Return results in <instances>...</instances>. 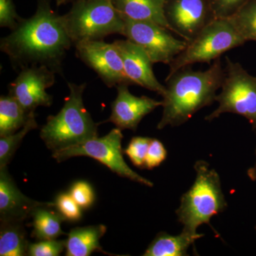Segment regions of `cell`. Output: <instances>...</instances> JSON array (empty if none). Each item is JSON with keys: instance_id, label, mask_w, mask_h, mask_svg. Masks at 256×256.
<instances>
[{"instance_id": "obj_1", "label": "cell", "mask_w": 256, "mask_h": 256, "mask_svg": "<svg viewBox=\"0 0 256 256\" xmlns=\"http://www.w3.org/2000/svg\"><path fill=\"white\" fill-rule=\"evenodd\" d=\"M73 44L62 16L56 14L50 0H38L36 12L22 18L16 28L0 41V50L16 70L45 66L63 76L64 60Z\"/></svg>"}, {"instance_id": "obj_2", "label": "cell", "mask_w": 256, "mask_h": 256, "mask_svg": "<svg viewBox=\"0 0 256 256\" xmlns=\"http://www.w3.org/2000/svg\"><path fill=\"white\" fill-rule=\"evenodd\" d=\"M224 75L225 70L218 58L206 70H194L188 66L168 76L162 96V116L156 128L178 127L203 108L212 105Z\"/></svg>"}, {"instance_id": "obj_3", "label": "cell", "mask_w": 256, "mask_h": 256, "mask_svg": "<svg viewBox=\"0 0 256 256\" xmlns=\"http://www.w3.org/2000/svg\"><path fill=\"white\" fill-rule=\"evenodd\" d=\"M69 95L63 108L55 116H50L40 131V137L48 149L62 150L98 137V128L86 108L84 92L86 84L68 82Z\"/></svg>"}, {"instance_id": "obj_4", "label": "cell", "mask_w": 256, "mask_h": 256, "mask_svg": "<svg viewBox=\"0 0 256 256\" xmlns=\"http://www.w3.org/2000/svg\"><path fill=\"white\" fill-rule=\"evenodd\" d=\"M194 168L196 171L194 182L182 196L176 214L183 230L197 234L200 226H210L212 217L224 212L228 204L217 172L204 160H198Z\"/></svg>"}, {"instance_id": "obj_5", "label": "cell", "mask_w": 256, "mask_h": 256, "mask_svg": "<svg viewBox=\"0 0 256 256\" xmlns=\"http://www.w3.org/2000/svg\"><path fill=\"white\" fill-rule=\"evenodd\" d=\"M62 20L74 45L124 33V18L111 0H77Z\"/></svg>"}, {"instance_id": "obj_6", "label": "cell", "mask_w": 256, "mask_h": 256, "mask_svg": "<svg viewBox=\"0 0 256 256\" xmlns=\"http://www.w3.org/2000/svg\"><path fill=\"white\" fill-rule=\"evenodd\" d=\"M246 42L228 18H216L175 57L169 65L168 76L195 64H210L226 52L242 46Z\"/></svg>"}, {"instance_id": "obj_7", "label": "cell", "mask_w": 256, "mask_h": 256, "mask_svg": "<svg viewBox=\"0 0 256 256\" xmlns=\"http://www.w3.org/2000/svg\"><path fill=\"white\" fill-rule=\"evenodd\" d=\"M222 90L216 101L218 106L205 118L212 122L224 114H234L246 118L256 129V76L248 73L238 62L226 57Z\"/></svg>"}, {"instance_id": "obj_8", "label": "cell", "mask_w": 256, "mask_h": 256, "mask_svg": "<svg viewBox=\"0 0 256 256\" xmlns=\"http://www.w3.org/2000/svg\"><path fill=\"white\" fill-rule=\"evenodd\" d=\"M122 130L116 128L102 138H96L82 144L53 152L58 162L74 156H88L100 162L121 178H127L146 186L153 183L133 171L124 160L122 149Z\"/></svg>"}, {"instance_id": "obj_9", "label": "cell", "mask_w": 256, "mask_h": 256, "mask_svg": "<svg viewBox=\"0 0 256 256\" xmlns=\"http://www.w3.org/2000/svg\"><path fill=\"white\" fill-rule=\"evenodd\" d=\"M122 36L140 46L153 64L170 65L180 54L188 42L175 38L168 28L150 22L124 18Z\"/></svg>"}, {"instance_id": "obj_10", "label": "cell", "mask_w": 256, "mask_h": 256, "mask_svg": "<svg viewBox=\"0 0 256 256\" xmlns=\"http://www.w3.org/2000/svg\"><path fill=\"white\" fill-rule=\"evenodd\" d=\"M75 46L77 56L98 74L107 87L133 85L126 75L124 62L114 43L96 40L80 42Z\"/></svg>"}, {"instance_id": "obj_11", "label": "cell", "mask_w": 256, "mask_h": 256, "mask_svg": "<svg viewBox=\"0 0 256 256\" xmlns=\"http://www.w3.org/2000/svg\"><path fill=\"white\" fill-rule=\"evenodd\" d=\"M164 12L171 31L188 43L216 18L210 0H166Z\"/></svg>"}, {"instance_id": "obj_12", "label": "cell", "mask_w": 256, "mask_h": 256, "mask_svg": "<svg viewBox=\"0 0 256 256\" xmlns=\"http://www.w3.org/2000/svg\"><path fill=\"white\" fill-rule=\"evenodd\" d=\"M56 73L45 66H32L22 69L8 86L9 95L28 112H34L40 106L50 107L53 96L46 92L56 82Z\"/></svg>"}, {"instance_id": "obj_13", "label": "cell", "mask_w": 256, "mask_h": 256, "mask_svg": "<svg viewBox=\"0 0 256 256\" xmlns=\"http://www.w3.org/2000/svg\"><path fill=\"white\" fill-rule=\"evenodd\" d=\"M128 87L127 84L116 87L117 97L111 104V114L107 121L122 130L136 131L143 118L162 106V100L146 96L138 97L131 94Z\"/></svg>"}, {"instance_id": "obj_14", "label": "cell", "mask_w": 256, "mask_h": 256, "mask_svg": "<svg viewBox=\"0 0 256 256\" xmlns=\"http://www.w3.org/2000/svg\"><path fill=\"white\" fill-rule=\"evenodd\" d=\"M122 58L124 72L133 85L140 86L162 96L165 86L160 84L153 72L152 62L140 46L130 41L116 40L114 42Z\"/></svg>"}, {"instance_id": "obj_15", "label": "cell", "mask_w": 256, "mask_h": 256, "mask_svg": "<svg viewBox=\"0 0 256 256\" xmlns=\"http://www.w3.org/2000/svg\"><path fill=\"white\" fill-rule=\"evenodd\" d=\"M54 202L34 201L18 190L6 168H0V216L1 220L23 222L31 218L40 206Z\"/></svg>"}, {"instance_id": "obj_16", "label": "cell", "mask_w": 256, "mask_h": 256, "mask_svg": "<svg viewBox=\"0 0 256 256\" xmlns=\"http://www.w3.org/2000/svg\"><path fill=\"white\" fill-rule=\"evenodd\" d=\"M124 18L150 22L170 30L165 18L166 0H111ZM172 32V31H171Z\"/></svg>"}, {"instance_id": "obj_17", "label": "cell", "mask_w": 256, "mask_h": 256, "mask_svg": "<svg viewBox=\"0 0 256 256\" xmlns=\"http://www.w3.org/2000/svg\"><path fill=\"white\" fill-rule=\"evenodd\" d=\"M106 230L107 227L102 224L72 229L66 240V256H88L94 252L112 256L104 252L100 244V239L105 235Z\"/></svg>"}, {"instance_id": "obj_18", "label": "cell", "mask_w": 256, "mask_h": 256, "mask_svg": "<svg viewBox=\"0 0 256 256\" xmlns=\"http://www.w3.org/2000/svg\"><path fill=\"white\" fill-rule=\"evenodd\" d=\"M204 234H192L182 230L176 236L166 232H160L150 244L144 256H188L190 247Z\"/></svg>"}, {"instance_id": "obj_19", "label": "cell", "mask_w": 256, "mask_h": 256, "mask_svg": "<svg viewBox=\"0 0 256 256\" xmlns=\"http://www.w3.org/2000/svg\"><path fill=\"white\" fill-rule=\"evenodd\" d=\"M53 207H55L54 202L40 206L32 216V236L38 240L56 239L66 234L62 228V224L66 220L58 210H52Z\"/></svg>"}, {"instance_id": "obj_20", "label": "cell", "mask_w": 256, "mask_h": 256, "mask_svg": "<svg viewBox=\"0 0 256 256\" xmlns=\"http://www.w3.org/2000/svg\"><path fill=\"white\" fill-rule=\"evenodd\" d=\"M23 222L1 220L0 256H24L30 246Z\"/></svg>"}, {"instance_id": "obj_21", "label": "cell", "mask_w": 256, "mask_h": 256, "mask_svg": "<svg viewBox=\"0 0 256 256\" xmlns=\"http://www.w3.org/2000/svg\"><path fill=\"white\" fill-rule=\"evenodd\" d=\"M34 112H28L16 99L9 94L1 96L0 137L18 132L25 126L31 114Z\"/></svg>"}, {"instance_id": "obj_22", "label": "cell", "mask_w": 256, "mask_h": 256, "mask_svg": "<svg viewBox=\"0 0 256 256\" xmlns=\"http://www.w3.org/2000/svg\"><path fill=\"white\" fill-rule=\"evenodd\" d=\"M228 20L246 42H256V0H249Z\"/></svg>"}, {"instance_id": "obj_23", "label": "cell", "mask_w": 256, "mask_h": 256, "mask_svg": "<svg viewBox=\"0 0 256 256\" xmlns=\"http://www.w3.org/2000/svg\"><path fill=\"white\" fill-rule=\"evenodd\" d=\"M37 128L38 124L34 112L31 114L26 124L20 130L0 138V168L8 166L25 136L30 131Z\"/></svg>"}, {"instance_id": "obj_24", "label": "cell", "mask_w": 256, "mask_h": 256, "mask_svg": "<svg viewBox=\"0 0 256 256\" xmlns=\"http://www.w3.org/2000/svg\"><path fill=\"white\" fill-rule=\"evenodd\" d=\"M152 138L148 137H134L124 150L131 162L140 169L146 168V160L148 148L150 144Z\"/></svg>"}, {"instance_id": "obj_25", "label": "cell", "mask_w": 256, "mask_h": 256, "mask_svg": "<svg viewBox=\"0 0 256 256\" xmlns=\"http://www.w3.org/2000/svg\"><path fill=\"white\" fill-rule=\"evenodd\" d=\"M54 203L55 208L66 220L76 222L82 218V208L74 201L70 194H60Z\"/></svg>"}, {"instance_id": "obj_26", "label": "cell", "mask_w": 256, "mask_h": 256, "mask_svg": "<svg viewBox=\"0 0 256 256\" xmlns=\"http://www.w3.org/2000/svg\"><path fill=\"white\" fill-rule=\"evenodd\" d=\"M66 248V240H42L38 242L30 244L28 256H58Z\"/></svg>"}, {"instance_id": "obj_27", "label": "cell", "mask_w": 256, "mask_h": 256, "mask_svg": "<svg viewBox=\"0 0 256 256\" xmlns=\"http://www.w3.org/2000/svg\"><path fill=\"white\" fill-rule=\"evenodd\" d=\"M69 194L82 208H90L95 200L92 186L86 182L79 181L74 184Z\"/></svg>"}, {"instance_id": "obj_28", "label": "cell", "mask_w": 256, "mask_h": 256, "mask_svg": "<svg viewBox=\"0 0 256 256\" xmlns=\"http://www.w3.org/2000/svg\"><path fill=\"white\" fill-rule=\"evenodd\" d=\"M168 152L163 143L152 138L146 160V169L153 170L166 160Z\"/></svg>"}, {"instance_id": "obj_29", "label": "cell", "mask_w": 256, "mask_h": 256, "mask_svg": "<svg viewBox=\"0 0 256 256\" xmlns=\"http://www.w3.org/2000/svg\"><path fill=\"white\" fill-rule=\"evenodd\" d=\"M16 13L12 0H0V26L14 30L22 20Z\"/></svg>"}, {"instance_id": "obj_30", "label": "cell", "mask_w": 256, "mask_h": 256, "mask_svg": "<svg viewBox=\"0 0 256 256\" xmlns=\"http://www.w3.org/2000/svg\"><path fill=\"white\" fill-rule=\"evenodd\" d=\"M249 0H210L216 18H228Z\"/></svg>"}, {"instance_id": "obj_31", "label": "cell", "mask_w": 256, "mask_h": 256, "mask_svg": "<svg viewBox=\"0 0 256 256\" xmlns=\"http://www.w3.org/2000/svg\"><path fill=\"white\" fill-rule=\"evenodd\" d=\"M248 175L249 178H252V180H254V181H256V160L255 165H254V166H252V168H250V169H249L248 171Z\"/></svg>"}, {"instance_id": "obj_32", "label": "cell", "mask_w": 256, "mask_h": 256, "mask_svg": "<svg viewBox=\"0 0 256 256\" xmlns=\"http://www.w3.org/2000/svg\"><path fill=\"white\" fill-rule=\"evenodd\" d=\"M70 0H56L57 5H60L65 4V3L68 2Z\"/></svg>"}, {"instance_id": "obj_33", "label": "cell", "mask_w": 256, "mask_h": 256, "mask_svg": "<svg viewBox=\"0 0 256 256\" xmlns=\"http://www.w3.org/2000/svg\"></svg>"}]
</instances>
